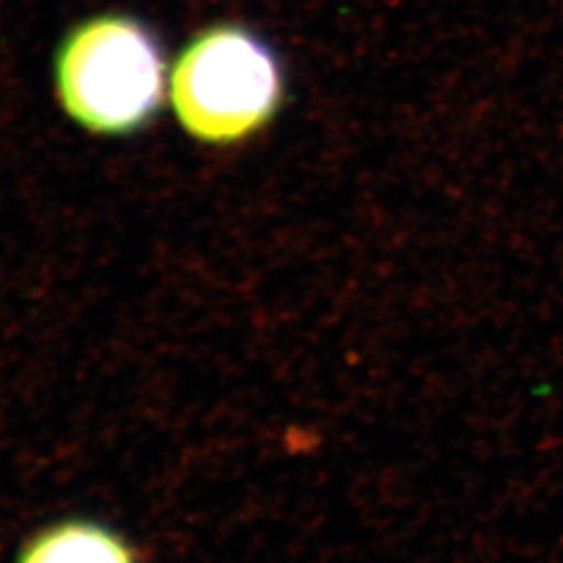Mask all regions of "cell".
Masks as SVG:
<instances>
[{"label": "cell", "mask_w": 563, "mask_h": 563, "mask_svg": "<svg viewBox=\"0 0 563 563\" xmlns=\"http://www.w3.org/2000/svg\"><path fill=\"white\" fill-rule=\"evenodd\" d=\"M63 111L97 136H132L162 111L167 59L155 30L125 13L76 23L53 60Z\"/></svg>", "instance_id": "1"}, {"label": "cell", "mask_w": 563, "mask_h": 563, "mask_svg": "<svg viewBox=\"0 0 563 563\" xmlns=\"http://www.w3.org/2000/svg\"><path fill=\"white\" fill-rule=\"evenodd\" d=\"M167 95L195 141L234 144L274 120L284 71L262 36L242 25H216L181 48Z\"/></svg>", "instance_id": "2"}, {"label": "cell", "mask_w": 563, "mask_h": 563, "mask_svg": "<svg viewBox=\"0 0 563 563\" xmlns=\"http://www.w3.org/2000/svg\"><path fill=\"white\" fill-rule=\"evenodd\" d=\"M18 563H139L115 530L97 522H63L23 547Z\"/></svg>", "instance_id": "3"}]
</instances>
